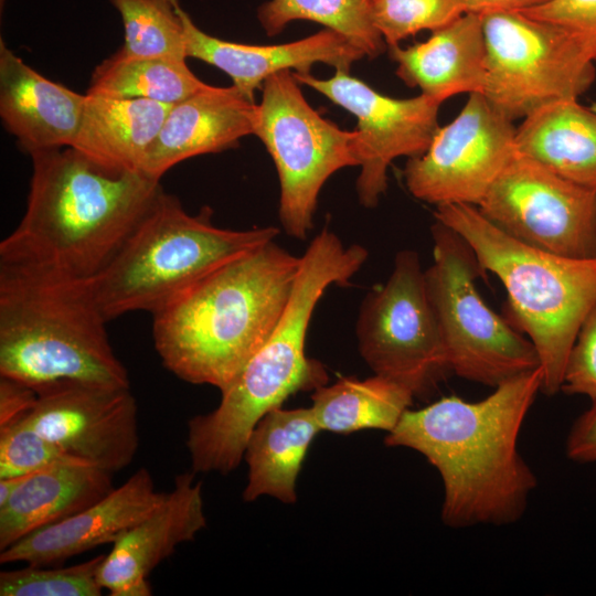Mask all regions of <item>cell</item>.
<instances>
[{
    "instance_id": "cell-1",
    "label": "cell",
    "mask_w": 596,
    "mask_h": 596,
    "mask_svg": "<svg viewBox=\"0 0 596 596\" xmlns=\"http://www.w3.org/2000/svg\"><path fill=\"white\" fill-rule=\"evenodd\" d=\"M542 381L538 368L499 384L477 402L446 396L408 408L387 433L385 445L421 453L439 472L446 525H504L524 513L538 481L518 440Z\"/></svg>"
},
{
    "instance_id": "cell-2",
    "label": "cell",
    "mask_w": 596,
    "mask_h": 596,
    "mask_svg": "<svg viewBox=\"0 0 596 596\" xmlns=\"http://www.w3.org/2000/svg\"><path fill=\"white\" fill-rule=\"evenodd\" d=\"M31 159L26 209L0 243V265L92 278L162 190L141 171L108 168L72 147Z\"/></svg>"
},
{
    "instance_id": "cell-3",
    "label": "cell",
    "mask_w": 596,
    "mask_h": 596,
    "mask_svg": "<svg viewBox=\"0 0 596 596\" xmlns=\"http://www.w3.org/2000/svg\"><path fill=\"white\" fill-rule=\"evenodd\" d=\"M300 256L269 241L236 256L152 313L155 348L167 370L224 391L280 319Z\"/></svg>"
},
{
    "instance_id": "cell-4",
    "label": "cell",
    "mask_w": 596,
    "mask_h": 596,
    "mask_svg": "<svg viewBox=\"0 0 596 596\" xmlns=\"http://www.w3.org/2000/svg\"><path fill=\"white\" fill-rule=\"evenodd\" d=\"M87 279L0 265V376L36 392L61 384L130 387Z\"/></svg>"
},
{
    "instance_id": "cell-5",
    "label": "cell",
    "mask_w": 596,
    "mask_h": 596,
    "mask_svg": "<svg viewBox=\"0 0 596 596\" xmlns=\"http://www.w3.org/2000/svg\"><path fill=\"white\" fill-rule=\"evenodd\" d=\"M434 216L458 233L482 270L494 274L504 286L508 321L536 350L541 392L561 391L571 349L596 305V257H567L526 245L497 227L475 205L440 204Z\"/></svg>"
},
{
    "instance_id": "cell-6",
    "label": "cell",
    "mask_w": 596,
    "mask_h": 596,
    "mask_svg": "<svg viewBox=\"0 0 596 596\" xmlns=\"http://www.w3.org/2000/svg\"><path fill=\"white\" fill-rule=\"evenodd\" d=\"M278 234L276 226H216L209 206L190 214L177 196L161 190L118 252L87 283L108 321L132 311L155 313L221 264Z\"/></svg>"
},
{
    "instance_id": "cell-7",
    "label": "cell",
    "mask_w": 596,
    "mask_h": 596,
    "mask_svg": "<svg viewBox=\"0 0 596 596\" xmlns=\"http://www.w3.org/2000/svg\"><path fill=\"white\" fill-rule=\"evenodd\" d=\"M433 264L425 269L427 296L451 373L496 387L541 368L529 338L481 298L476 280L486 274L468 243L435 220Z\"/></svg>"
},
{
    "instance_id": "cell-8",
    "label": "cell",
    "mask_w": 596,
    "mask_h": 596,
    "mask_svg": "<svg viewBox=\"0 0 596 596\" xmlns=\"http://www.w3.org/2000/svg\"><path fill=\"white\" fill-rule=\"evenodd\" d=\"M292 71L262 86L254 135L270 155L279 180L278 215L290 237L305 240L313 226L318 196L338 170L359 166L355 130L322 117L304 97Z\"/></svg>"
},
{
    "instance_id": "cell-9",
    "label": "cell",
    "mask_w": 596,
    "mask_h": 596,
    "mask_svg": "<svg viewBox=\"0 0 596 596\" xmlns=\"http://www.w3.org/2000/svg\"><path fill=\"white\" fill-rule=\"evenodd\" d=\"M482 95L504 117L523 119L553 102L577 99L594 83L595 62L568 34L522 11L481 14Z\"/></svg>"
},
{
    "instance_id": "cell-10",
    "label": "cell",
    "mask_w": 596,
    "mask_h": 596,
    "mask_svg": "<svg viewBox=\"0 0 596 596\" xmlns=\"http://www.w3.org/2000/svg\"><path fill=\"white\" fill-rule=\"evenodd\" d=\"M358 348L376 375L425 397L451 373L432 309L425 270L413 249L396 253L387 280L363 298L355 324Z\"/></svg>"
},
{
    "instance_id": "cell-11",
    "label": "cell",
    "mask_w": 596,
    "mask_h": 596,
    "mask_svg": "<svg viewBox=\"0 0 596 596\" xmlns=\"http://www.w3.org/2000/svg\"><path fill=\"white\" fill-rule=\"evenodd\" d=\"M477 207L526 245L567 257H596V190L523 155H514Z\"/></svg>"
},
{
    "instance_id": "cell-12",
    "label": "cell",
    "mask_w": 596,
    "mask_h": 596,
    "mask_svg": "<svg viewBox=\"0 0 596 596\" xmlns=\"http://www.w3.org/2000/svg\"><path fill=\"white\" fill-rule=\"evenodd\" d=\"M517 128L481 93L469 95L456 118L436 131L427 150L409 158L408 192L434 205L478 206L517 153Z\"/></svg>"
},
{
    "instance_id": "cell-13",
    "label": "cell",
    "mask_w": 596,
    "mask_h": 596,
    "mask_svg": "<svg viewBox=\"0 0 596 596\" xmlns=\"http://www.w3.org/2000/svg\"><path fill=\"white\" fill-rule=\"evenodd\" d=\"M296 79L355 116V151L361 168L355 189L359 202L375 207L387 189V170L400 157L423 155L438 125L440 104L421 94L393 98L373 89L349 72L327 79L295 73Z\"/></svg>"
},
{
    "instance_id": "cell-14",
    "label": "cell",
    "mask_w": 596,
    "mask_h": 596,
    "mask_svg": "<svg viewBox=\"0 0 596 596\" xmlns=\"http://www.w3.org/2000/svg\"><path fill=\"white\" fill-rule=\"evenodd\" d=\"M36 393L23 419L67 456L111 473L131 464L139 433L130 387L61 384Z\"/></svg>"
},
{
    "instance_id": "cell-15",
    "label": "cell",
    "mask_w": 596,
    "mask_h": 596,
    "mask_svg": "<svg viewBox=\"0 0 596 596\" xmlns=\"http://www.w3.org/2000/svg\"><path fill=\"white\" fill-rule=\"evenodd\" d=\"M205 525L201 482L178 475L162 502L113 543L98 568L99 585L111 596L151 595L149 574Z\"/></svg>"
},
{
    "instance_id": "cell-16",
    "label": "cell",
    "mask_w": 596,
    "mask_h": 596,
    "mask_svg": "<svg viewBox=\"0 0 596 596\" xmlns=\"http://www.w3.org/2000/svg\"><path fill=\"white\" fill-rule=\"evenodd\" d=\"M146 468L82 511L42 528L0 552V563L51 566L114 543L164 499Z\"/></svg>"
},
{
    "instance_id": "cell-17",
    "label": "cell",
    "mask_w": 596,
    "mask_h": 596,
    "mask_svg": "<svg viewBox=\"0 0 596 596\" xmlns=\"http://www.w3.org/2000/svg\"><path fill=\"white\" fill-rule=\"evenodd\" d=\"M187 57L211 64L233 81L248 98L272 75L283 71L310 73L316 63L349 72L365 55L340 33L324 29L305 39L275 45H251L225 41L200 30L180 7Z\"/></svg>"
},
{
    "instance_id": "cell-18",
    "label": "cell",
    "mask_w": 596,
    "mask_h": 596,
    "mask_svg": "<svg viewBox=\"0 0 596 596\" xmlns=\"http://www.w3.org/2000/svg\"><path fill=\"white\" fill-rule=\"evenodd\" d=\"M257 104L234 85H206L171 106L143 160L141 172L161 180L189 158L221 152L254 135Z\"/></svg>"
},
{
    "instance_id": "cell-19",
    "label": "cell",
    "mask_w": 596,
    "mask_h": 596,
    "mask_svg": "<svg viewBox=\"0 0 596 596\" xmlns=\"http://www.w3.org/2000/svg\"><path fill=\"white\" fill-rule=\"evenodd\" d=\"M86 94L52 82L0 42V116L6 129L30 156L71 147Z\"/></svg>"
},
{
    "instance_id": "cell-20",
    "label": "cell",
    "mask_w": 596,
    "mask_h": 596,
    "mask_svg": "<svg viewBox=\"0 0 596 596\" xmlns=\"http://www.w3.org/2000/svg\"><path fill=\"white\" fill-rule=\"evenodd\" d=\"M390 54L396 75L439 104L458 94L483 92L487 51L479 13H464L425 42L392 46Z\"/></svg>"
},
{
    "instance_id": "cell-21",
    "label": "cell",
    "mask_w": 596,
    "mask_h": 596,
    "mask_svg": "<svg viewBox=\"0 0 596 596\" xmlns=\"http://www.w3.org/2000/svg\"><path fill=\"white\" fill-rule=\"evenodd\" d=\"M114 488L111 472L87 464H56L25 475L0 508V552L82 511Z\"/></svg>"
},
{
    "instance_id": "cell-22",
    "label": "cell",
    "mask_w": 596,
    "mask_h": 596,
    "mask_svg": "<svg viewBox=\"0 0 596 596\" xmlns=\"http://www.w3.org/2000/svg\"><path fill=\"white\" fill-rule=\"evenodd\" d=\"M172 105L86 94L72 148L108 168L141 171Z\"/></svg>"
},
{
    "instance_id": "cell-23",
    "label": "cell",
    "mask_w": 596,
    "mask_h": 596,
    "mask_svg": "<svg viewBox=\"0 0 596 596\" xmlns=\"http://www.w3.org/2000/svg\"><path fill=\"white\" fill-rule=\"evenodd\" d=\"M515 149L560 177L596 190V113L577 99L553 102L523 118Z\"/></svg>"
},
{
    "instance_id": "cell-24",
    "label": "cell",
    "mask_w": 596,
    "mask_h": 596,
    "mask_svg": "<svg viewBox=\"0 0 596 596\" xmlns=\"http://www.w3.org/2000/svg\"><path fill=\"white\" fill-rule=\"evenodd\" d=\"M320 430L311 407L268 412L254 427L245 447L248 482L243 499L272 496L294 503L297 477Z\"/></svg>"
},
{
    "instance_id": "cell-25",
    "label": "cell",
    "mask_w": 596,
    "mask_h": 596,
    "mask_svg": "<svg viewBox=\"0 0 596 596\" xmlns=\"http://www.w3.org/2000/svg\"><path fill=\"white\" fill-rule=\"evenodd\" d=\"M414 395L403 385L374 374L341 377L312 394L311 409L321 430L350 434L362 429L390 433L409 408Z\"/></svg>"
},
{
    "instance_id": "cell-26",
    "label": "cell",
    "mask_w": 596,
    "mask_h": 596,
    "mask_svg": "<svg viewBox=\"0 0 596 596\" xmlns=\"http://www.w3.org/2000/svg\"><path fill=\"white\" fill-rule=\"evenodd\" d=\"M206 85L184 58L132 56L118 50L95 67L86 94L174 105Z\"/></svg>"
},
{
    "instance_id": "cell-27",
    "label": "cell",
    "mask_w": 596,
    "mask_h": 596,
    "mask_svg": "<svg viewBox=\"0 0 596 596\" xmlns=\"http://www.w3.org/2000/svg\"><path fill=\"white\" fill-rule=\"evenodd\" d=\"M257 17L267 35L307 20L340 33L371 58L387 46L373 24L370 0H269L258 8Z\"/></svg>"
},
{
    "instance_id": "cell-28",
    "label": "cell",
    "mask_w": 596,
    "mask_h": 596,
    "mask_svg": "<svg viewBox=\"0 0 596 596\" xmlns=\"http://www.w3.org/2000/svg\"><path fill=\"white\" fill-rule=\"evenodd\" d=\"M119 12L125 42L119 51L132 56L187 58L178 0H108Z\"/></svg>"
},
{
    "instance_id": "cell-29",
    "label": "cell",
    "mask_w": 596,
    "mask_h": 596,
    "mask_svg": "<svg viewBox=\"0 0 596 596\" xmlns=\"http://www.w3.org/2000/svg\"><path fill=\"white\" fill-rule=\"evenodd\" d=\"M105 554L72 566H34L2 571L0 596H99L97 573Z\"/></svg>"
},
{
    "instance_id": "cell-30",
    "label": "cell",
    "mask_w": 596,
    "mask_h": 596,
    "mask_svg": "<svg viewBox=\"0 0 596 596\" xmlns=\"http://www.w3.org/2000/svg\"><path fill=\"white\" fill-rule=\"evenodd\" d=\"M370 12L389 47L421 31L438 30L466 13L459 0H370Z\"/></svg>"
},
{
    "instance_id": "cell-31",
    "label": "cell",
    "mask_w": 596,
    "mask_h": 596,
    "mask_svg": "<svg viewBox=\"0 0 596 596\" xmlns=\"http://www.w3.org/2000/svg\"><path fill=\"white\" fill-rule=\"evenodd\" d=\"M63 462L84 464L67 456L23 418L0 427V479L29 475Z\"/></svg>"
},
{
    "instance_id": "cell-32",
    "label": "cell",
    "mask_w": 596,
    "mask_h": 596,
    "mask_svg": "<svg viewBox=\"0 0 596 596\" xmlns=\"http://www.w3.org/2000/svg\"><path fill=\"white\" fill-rule=\"evenodd\" d=\"M522 12L568 34L596 63V0H549Z\"/></svg>"
},
{
    "instance_id": "cell-33",
    "label": "cell",
    "mask_w": 596,
    "mask_h": 596,
    "mask_svg": "<svg viewBox=\"0 0 596 596\" xmlns=\"http://www.w3.org/2000/svg\"><path fill=\"white\" fill-rule=\"evenodd\" d=\"M561 391L596 401V305L583 321L571 349Z\"/></svg>"
},
{
    "instance_id": "cell-34",
    "label": "cell",
    "mask_w": 596,
    "mask_h": 596,
    "mask_svg": "<svg viewBox=\"0 0 596 596\" xmlns=\"http://www.w3.org/2000/svg\"><path fill=\"white\" fill-rule=\"evenodd\" d=\"M566 456L576 462H596V401L573 423L565 444Z\"/></svg>"
},
{
    "instance_id": "cell-35",
    "label": "cell",
    "mask_w": 596,
    "mask_h": 596,
    "mask_svg": "<svg viewBox=\"0 0 596 596\" xmlns=\"http://www.w3.org/2000/svg\"><path fill=\"white\" fill-rule=\"evenodd\" d=\"M36 400L38 393L31 386L0 376V427L25 417Z\"/></svg>"
},
{
    "instance_id": "cell-36",
    "label": "cell",
    "mask_w": 596,
    "mask_h": 596,
    "mask_svg": "<svg viewBox=\"0 0 596 596\" xmlns=\"http://www.w3.org/2000/svg\"><path fill=\"white\" fill-rule=\"evenodd\" d=\"M549 0H459L466 13H486L493 11H523L540 6Z\"/></svg>"
},
{
    "instance_id": "cell-37",
    "label": "cell",
    "mask_w": 596,
    "mask_h": 596,
    "mask_svg": "<svg viewBox=\"0 0 596 596\" xmlns=\"http://www.w3.org/2000/svg\"><path fill=\"white\" fill-rule=\"evenodd\" d=\"M23 476H17V477H8V478H1L0 479V508L6 505V503L11 498L12 493L15 491V489L21 483Z\"/></svg>"
},
{
    "instance_id": "cell-38",
    "label": "cell",
    "mask_w": 596,
    "mask_h": 596,
    "mask_svg": "<svg viewBox=\"0 0 596 596\" xmlns=\"http://www.w3.org/2000/svg\"><path fill=\"white\" fill-rule=\"evenodd\" d=\"M590 108L596 113V103H594Z\"/></svg>"
}]
</instances>
